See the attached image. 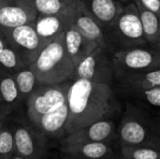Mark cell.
<instances>
[{
    "instance_id": "obj_7",
    "label": "cell",
    "mask_w": 160,
    "mask_h": 159,
    "mask_svg": "<svg viewBox=\"0 0 160 159\" xmlns=\"http://www.w3.org/2000/svg\"><path fill=\"white\" fill-rule=\"evenodd\" d=\"M78 79L113 86L114 75L111 53L106 49L98 46L74 67L70 80Z\"/></svg>"
},
{
    "instance_id": "obj_1",
    "label": "cell",
    "mask_w": 160,
    "mask_h": 159,
    "mask_svg": "<svg viewBox=\"0 0 160 159\" xmlns=\"http://www.w3.org/2000/svg\"><path fill=\"white\" fill-rule=\"evenodd\" d=\"M67 101L68 107L67 135L100 120H113L123 111L112 86L82 79L71 82Z\"/></svg>"
},
{
    "instance_id": "obj_25",
    "label": "cell",
    "mask_w": 160,
    "mask_h": 159,
    "mask_svg": "<svg viewBox=\"0 0 160 159\" xmlns=\"http://www.w3.org/2000/svg\"><path fill=\"white\" fill-rule=\"evenodd\" d=\"M136 7H141L160 16V0H132Z\"/></svg>"
},
{
    "instance_id": "obj_15",
    "label": "cell",
    "mask_w": 160,
    "mask_h": 159,
    "mask_svg": "<svg viewBox=\"0 0 160 159\" xmlns=\"http://www.w3.org/2000/svg\"><path fill=\"white\" fill-rule=\"evenodd\" d=\"M71 23L84 37L95 42L98 47L104 48L108 51L105 32L102 26L83 7V6L79 2V0L74 9Z\"/></svg>"
},
{
    "instance_id": "obj_12",
    "label": "cell",
    "mask_w": 160,
    "mask_h": 159,
    "mask_svg": "<svg viewBox=\"0 0 160 159\" xmlns=\"http://www.w3.org/2000/svg\"><path fill=\"white\" fill-rule=\"evenodd\" d=\"M160 86V68L125 75L114 81L113 89L117 96L134 98L141 92Z\"/></svg>"
},
{
    "instance_id": "obj_10",
    "label": "cell",
    "mask_w": 160,
    "mask_h": 159,
    "mask_svg": "<svg viewBox=\"0 0 160 159\" xmlns=\"http://www.w3.org/2000/svg\"><path fill=\"white\" fill-rule=\"evenodd\" d=\"M115 138V123L112 119H105L95 122L73 133L64 136L60 141V144H72L82 142L112 143Z\"/></svg>"
},
{
    "instance_id": "obj_3",
    "label": "cell",
    "mask_w": 160,
    "mask_h": 159,
    "mask_svg": "<svg viewBox=\"0 0 160 159\" xmlns=\"http://www.w3.org/2000/svg\"><path fill=\"white\" fill-rule=\"evenodd\" d=\"M29 67L40 84H58L71 81L74 65L65 48L63 33L41 50Z\"/></svg>"
},
{
    "instance_id": "obj_20",
    "label": "cell",
    "mask_w": 160,
    "mask_h": 159,
    "mask_svg": "<svg viewBox=\"0 0 160 159\" xmlns=\"http://www.w3.org/2000/svg\"><path fill=\"white\" fill-rule=\"evenodd\" d=\"M0 103L9 106L13 111L20 106L18 91L12 73L0 67Z\"/></svg>"
},
{
    "instance_id": "obj_22",
    "label": "cell",
    "mask_w": 160,
    "mask_h": 159,
    "mask_svg": "<svg viewBox=\"0 0 160 159\" xmlns=\"http://www.w3.org/2000/svg\"><path fill=\"white\" fill-rule=\"evenodd\" d=\"M78 0H31L38 13L55 14L73 7Z\"/></svg>"
},
{
    "instance_id": "obj_30",
    "label": "cell",
    "mask_w": 160,
    "mask_h": 159,
    "mask_svg": "<svg viewBox=\"0 0 160 159\" xmlns=\"http://www.w3.org/2000/svg\"><path fill=\"white\" fill-rule=\"evenodd\" d=\"M116 1H118V2H120V3H123V4H127V3L131 2L132 0H116Z\"/></svg>"
},
{
    "instance_id": "obj_14",
    "label": "cell",
    "mask_w": 160,
    "mask_h": 159,
    "mask_svg": "<svg viewBox=\"0 0 160 159\" xmlns=\"http://www.w3.org/2000/svg\"><path fill=\"white\" fill-rule=\"evenodd\" d=\"M63 159H109L116 156L111 143L82 142L60 144Z\"/></svg>"
},
{
    "instance_id": "obj_6",
    "label": "cell",
    "mask_w": 160,
    "mask_h": 159,
    "mask_svg": "<svg viewBox=\"0 0 160 159\" xmlns=\"http://www.w3.org/2000/svg\"><path fill=\"white\" fill-rule=\"evenodd\" d=\"M71 82L67 81L58 84H40L24 105L28 122L32 124L40 116L50 113L65 104Z\"/></svg>"
},
{
    "instance_id": "obj_11",
    "label": "cell",
    "mask_w": 160,
    "mask_h": 159,
    "mask_svg": "<svg viewBox=\"0 0 160 159\" xmlns=\"http://www.w3.org/2000/svg\"><path fill=\"white\" fill-rule=\"evenodd\" d=\"M37 15L31 0H0V30L32 22Z\"/></svg>"
},
{
    "instance_id": "obj_9",
    "label": "cell",
    "mask_w": 160,
    "mask_h": 159,
    "mask_svg": "<svg viewBox=\"0 0 160 159\" xmlns=\"http://www.w3.org/2000/svg\"><path fill=\"white\" fill-rule=\"evenodd\" d=\"M0 31L27 67L35 61L41 50L46 46L37 34L33 22Z\"/></svg>"
},
{
    "instance_id": "obj_8",
    "label": "cell",
    "mask_w": 160,
    "mask_h": 159,
    "mask_svg": "<svg viewBox=\"0 0 160 159\" xmlns=\"http://www.w3.org/2000/svg\"><path fill=\"white\" fill-rule=\"evenodd\" d=\"M14 153L24 159H44L48 152V138L29 122H18L12 127Z\"/></svg>"
},
{
    "instance_id": "obj_13",
    "label": "cell",
    "mask_w": 160,
    "mask_h": 159,
    "mask_svg": "<svg viewBox=\"0 0 160 159\" xmlns=\"http://www.w3.org/2000/svg\"><path fill=\"white\" fill-rule=\"evenodd\" d=\"M77 3L73 7L59 13H38L36 19L33 21V25L37 34L46 45L52 41L59 34L63 33L65 28L71 22Z\"/></svg>"
},
{
    "instance_id": "obj_4",
    "label": "cell",
    "mask_w": 160,
    "mask_h": 159,
    "mask_svg": "<svg viewBox=\"0 0 160 159\" xmlns=\"http://www.w3.org/2000/svg\"><path fill=\"white\" fill-rule=\"evenodd\" d=\"M105 37L111 55L117 51L147 44L143 37L139 11L133 1L124 4L120 14L105 31Z\"/></svg>"
},
{
    "instance_id": "obj_31",
    "label": "cell",
    "mask_w": 160,
    "mask_h": 159,
    "mask_svg": "<svg viewBox=\"0 0 160 159\" xmlns=\"http://www.w3.org/2000/svg\"><path fill=\"white\" fill-rule=\"evenodd\" d=\"M109 159H119L118 158V157L117 156H114V157H111V158Z\"/></svg>"
},
{
    "instance_id": "obj_5",
    "label": "cell",
    "mask_w": 160,
    "mask_h": 159,
    "mask_svg": "<svg viewBox=\"0 0 160 159\" xmlns=\"http://www.w3.org/2000/svg\"><path fill=\"white\" fill-rule=\"evenodd\" d=\"M111 56L114 81L128 74L160 68V46L144 44L117 51Z\"/></svg>"
},
{
    "instance_id": "obj_24",
    "label": "cell",
    "mask_w": 160,
    "mask_h": 159,
    "mask_svg": "<svg viewBox=\"0 0 160 159\" xmlns=\"http://www.w3.org/2000/svg\"><path fill=\"white\" fill-rule=\"evenodd\" d=\"M133 99L142 104H146L158 109L160 107V86L144 90L138 94Z\"/></svg>"
},
{
    "instance_id": "obj_21",
    "label": "cell",
    "mask_w": 160,
    "mask_h": 159,
    "mask_svg": "<svg viewBox=\"0 0 160 159\" xmlns=\"http://www.w3.org/2000/svg\"><path fill=\"white\" fill-rule=\"evenodd\" d=\"M159 147L151 145H120L119 159H159Z\"/></svg>"
},
{
    "instance_id": "obj_28",
    "label": "cell",
    "mask_w": 160,
    "mask_h": 159,
    "mask_svg": "<svg viewBox=\"0 0 160 159\" xmlns=\"http://www.w3.org/2000/svg\"><path fill=\"white\" fill-rule=\"evenodd\" d=\"M7 118L8 117H0V131L5 127V125L7 124Z\"/></svg>"
},
{
    "instance_id": "obj_18",
    "label": "cell",
    "mask_w": 160,
    "mask_h": 159,
    "mask_svg": "<svg viewBox=\"0 0 160 159\" xmlns=\"http://www.w3.org/2000/svg\"><path fill=\"white\" fill-rule=\"evenodd\" d=\"M12 75L18 91L20 105H25L29 97L40 85V83L29 67H25L12 73Z\"/></svg>"
},
{
    "instance_id": "obj_29",
    "label": "cell",
    "mask_w": 160,
    "mask_h": 159,
    "mask_svg": "<svg viewBox=\"0 0 160 159\" xmlns=\"http://www.w3.org/2000/svg\"><path fill=\"white\" fill-rule=\"evenodd\" d=\"M9 159H24V158H22V157H20V156H18V155H16V154H14Z\"/></svg>"
},
{
    "instance_id": "obj_23",
    "label": "cell",
    "mask_w": 160,
    "mask_h": 159,
    "mask_svg": "<svg viewBox=\"0 0 160 159\" xmlns=\"http://www.w3.org/2000/svg\"><path fill=\"white\" fill-rule=\"evenodd\" d=\"M14 154L12 127L6 124L0 131V159H9Z\"/></svg>"
},
{
    "instance_id": "obj_2",
    "label": "cell",
    "mask_w": 160,
    "mask_h": 159,
    "mask_svg": "<svg viewBox=\"0 0 160 159\" xmlns=\"http://www.w3.org/2000/svg\"><path fill=\"white\" fill-rule=\"evenodd\" d=\"M120 145H151L160 147L159 122L141 105L127 101L116 128Z\"/></svg>"
},
{
    "instance_id": "obj_17",
    "label": "cell",
    "mask_w": 160,
    "mask_h": 159,
    "mask_svg": "<svg viewBox=\"0 0 160 159\" xmlns=\"http://www.w3.org/2000/svg\"><path fill=\"white\" fill-rule=\"evenodd\" d=\"M83 7L99 22L104 32L112 24L124 4L116 0H79Z\"/></svg>"
},
{
    "instance_id": "obj_27",
    "label": "cell",
    "mask_w": 160,
    "mask_h": 159,
    "mask_svg": "<svg viewBox=\"0 0 160 159\" xmlns=\"http://www.w3.org/2000/svg\"><path fill=\"white\" fill-rule=\"evenodd\" d=\"M12 112L13 110L9 106L0 103V117H8Z\"/></svg>"
},
{
    "instance_id": "obj_19",
    "label": "cell",
    "mask_w": 160,
    "mask_h": 159,
    "mask_svg": "<svg viewBox=\"0 0 160 159\" xmlns=\"http://www.w3.org/2000/svg\"><path fill=\"white\" fill-rule=\"evenodd\" d=\"M137 8L146 43L153 46H160V16L141 7H137Z\"/></svg>"
},
{
    "instance_id": "obj_26",
    "label": "cell",
    "mask_w": 160,
    "mask_h": 159,
    "mask_svg": "<svg viewBox=\"0 0 160 159\" xmlns=\"http://www.w3.org/2000/svg\"><path fill=\"white\" fill-rule=\"evenodd\" d=\"M9 46L8 41L7 40L6 37L4 36V34L0 31V57L2 56V54L5 52V51L7 50V48Z\"/></svg>"
},
{
    "instance_id": "obj_16",
    "label": "cell",
    "mask_w": 160,
    "mask_h": 159,
    "mask_svg": "<svg viewBox=\"0 0 160 159\" xmlns=\"http://www.w3.org/2000/svg\"><path fill=\"white\" fill-rule=\"evenodd\" d=\"M64 44L74 67L90 54L98 45L80 33L70 22L63 32Z\"/></svg>"
}]
</instances>
